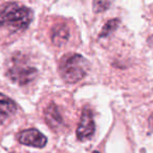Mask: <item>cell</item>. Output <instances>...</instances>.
I'll return each mask as SVG.
<instances>
[{
    "label": "cell",
    "instance_id": "cell-4",
    "mask_svg": "<svg viewBox=\"0 0 153 153\" xmlns=\"http://www.w3.org/2000/svg\"><path fill=\"white\" fill-rule=\"evenodd\" d=\"M96 130V124L94 121L92 112L90 109L85 108L82 112L81 121L76 129V137L79 138L81 142L88 140L94 133Z\"/></svg>",
    "mask_w": 153,
    "mask_h": 153
},
{
    "label": "cell",
    "instance_id": "cell-7",
    "mask_svg": "<svg viewBox=\"0 0 153 153\" xmlns=\"http://www.w3.org/2000/svg\"><path fill=\"white\" fill-rule=\"evenodd\" d=\"M45 121L53 129H58L63 125V117L60 113V109L55 103H51L44 110Z\"/></svg>",
    "mask_w": 153,
    "mask_h": 153
},
{
    "label": "cell",
    "instance_id": "cell-10",
    "mask_svg": "<svg viewBox=\"0 0 153 153\" xmlns=\"http://www.w3.org/2000/svg\"><path fill=\"white\" fill-rule=\"evenodd\" d=\"M111 3L108 2V1H94V12L99 13V12H104L106 11L107 9L109 7Z\"/></svg>",
    "mask_w": 153,
    "mask_h": 153
},
{
    "label": "cell",
    "instance_id": "cell-5",
    "mask_svg": "<svg viewBox=\"0 0 153 153\" xmlns=\"http://www.w3.org/2000/svg\"><path fill=\"white\" fill-rule=\"evenodd\" d=\"M18 140L25 146L43 148L47 143V137L37 129H27L20 132Z\"/></svg>",
    "mask_w": 153,
    "mask_h": 153
},
{
    "label": "cell",
    "instance_id": "cell-1",
    "mask_svg": "<svg viewBox=\"0 0 153 153\" xmlns=\"http://www.w3.org/2000/svg\"><path fill=\"white\" fill-rule=\"evenodd\" d=\"M33 20V12L16 3L7 4L0 11V30L15 34L24 30Z\"/></svg>",
    "mask_w": 153,
    "mask_h": 153
},
{
    "label": "cell",
    "instance_id": "cell-11",
    "mask_svg": "<svg viewBox=\"0 0 153 153\" xmlns=\"http://www.w3.org/2000/svg\"><path fill=\"white\" fill-rule=\"evenodd\" d=\"M94 153H99L98 151H94Z\"/></svg>",
    "mask_w": 153,
    "mask_h": 153
},
{
    "label": "cell",
    "instance_id": "cell-2",
    "mask_svg": "<svg viewBox=\"0 0 153 153\" xmlns=\"http://www.w3.org/2000/svg\"><path fill=\"white\" fill-rule=\"evenodd\" d=\"M89 70V62L81 55L64 56L60 61L59 71L62 79L68 84L81 81Z\"/></svg>",
    "mask_w": 153,
    "mask_h": 153
},
{
    "label": "cell",
    "instance_id": "cell-6",
    "mask_svg": "<svg viewBox=\"0 0 153 153\" xmlns=\"http://www.w3.org/2000/svg\"><path fill=\"white\" fill-rule=\"evenodd\" d=\"M17 106L12 99L0 92V126L15 114Z\"/></svg>",
    "mask_w": 153,
    "mask_h": 153
},
{
    "label": "cell",
    "instance_id": "cell-8",
    "mask_svg": "<svg viewBox=\"0 0 153 153\" xmlns=\"http://www.w3.org/2000/svg\"><path fill=\"white\" fill-rule=\"evenodd\" d=\"M69 38V30L65 24H56L51 30V41L55 45L61 46L67 42Z\"/></svg>",
    "mask_w": 153,
    "mask_h": 153
},
{
    "label": "cell",
    "instance_id": "cell-9",
    "mask_svg": "<svg viewBox=\"0 0 153 153\" xmlns=\"http://www.w3.org/2000/svg\"><path fill=\"white\" fill-rule=\"evenodd\" d=\"M117 25H119V20L117 19H111L104 25L103 30L100 33V37H107L110 34H112L115 30H117Z\"/></svg>",
    "mask_w": 153,
    "mask_h": 153
},
{
    "label": "cell",
    "instance_id": "cell-3",
    "mask_svg": "<svg viewBox=\"0 0 153 153\" xmlns=\"http://www.w3.org/2000/svg\"><path fill=\"white\" fill-rule=\"evenodd\" d=\"M7 74L11 80L19 85H25L33 81L37 76V69L28 65L23 59L14 58L13 64L9 68Z\"/></svg>",
    "mask_w": 153,
    "mask_h": 153
}]
</instances>
